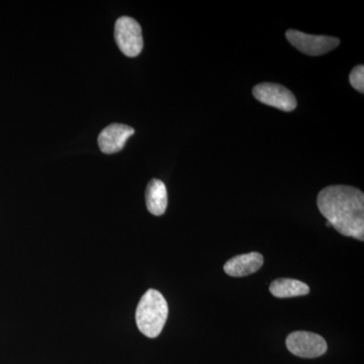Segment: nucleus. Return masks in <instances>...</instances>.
<instances>
[{"instance_id":"6","label":"nucleus","mask_w":364,"mask_h":364,"mask_svg":"<svg viewBox=\"0 0 364 364\" xmlns=\"http://www.w3.org/2000/svg\"><path fill=\"white\" fill-rule=\"evenodd\" d=\"M253 95L262 104L282 112H291L296 107V98L291 90L277 83H260L253 88Z\"/></svg>"},{"instance_id":"11","label":"nucleus","mask_w":364,"mask_h":364,"mask_svg":"<svg viewBox=\"0 0 364 364\" xmlns=\"http://www.w3.org/2000/svg\"><path fill=\"white\" fill-rule=\"evenodd\" d=\"M350 85L359 92L363 93L364 91V66L358 65L352 69L350 75H349Z\"/></svg>"},{"instance_id":"9","label":"nucleus","mask_w":364,"mask_h":364,"mask_svg":"<svg viewBox=\"0 0 364 364\" xmlns=\"http://www.w3.org/2000/svg\"><path fill=\"white\" fill-rule=\"evenodd\" d=\"M168 196L164 182L152 179L146 188V205L151 214L162 215L166 212Z\"/></svg>"},{"instance_id":"5","label":"nucleus","mask_w":364,"mask_h":364,"mask_svg":"<svg viewBox=\"0 0 364 364\" xmlns=\"http://www.w3.org/2000/svg\"><path fill=\"white\" fill-rule=\"evenodd\" d=\"M287 347L294 355L303 358H316L327 351L325 339L312 332L296 331L287 338Z\"/></svg>"},{"instance_id":"4","label":"nucleus","mask_w":364,"mask_h":364,"mask_svg":"<svg viewBox=\"0 0 364 364\" xmlns=\"http://www.w3.org/2000/svg\"><path fill=\"white\" fill-rule=\"evenodd\" d=\"M286 36L287 39L294 47L310 56L324 55L338 47L340 44V40L337 38L309 35L296 30L287 31Z\"/></svg>"},{"instance_id":"8","label":"nucleus","mask_w":364,"mask_h":364,"mask_svg":"<svg viewBox=\"0 0 364 364\" xmlns=\"http://www.w3.org/2000/svg\"><path fill=\"white\" fill-rule=\"evenodd\" d=\"M263 256L258 252L235 256L225 264L224 270L230 277H242L259 270L262 267Z\"/></svg>"},{"instance_id":"10","label":"nucleus","mask_w":364,"mask_h":364,"mask_svg":"<svg viewBox=\"0 0 364 364\" xmlns=\"http://www.w3.org/2000/svg\"><path fill=\"white\" fill-rule=\"evenodd\" d=\"M269 291L275 298L287 299L306 296L310 293V287L305 282L299 280L279 279L273 280L270 284Z\"/></svg>"},{"instance_id":"2","label":"nucleus","mask_w":364,"mask_h":364,"mask_svg":"<svg viewBox=\"0 0 364 364\" xmlns=\"http://www.w3.org/2000/svg\"><path fill=\"white\" fill-rule=\"evenodd\" d=\"M168 317V305L160 291L150 289L139 301L136 311L138 329L148 338L161 334Z\"/></svg>"},{"instance_id":"7","label":"nucleus","mask_w":364,"mask_h":364,"mask_svg":"<svg viewBox=\"0 0 364 364\" xmlns=\"http://www.w3.org/2000/svg\"><path fill=\"white\" fill-rule=\"evenodd\" d=\"M135 130L130 126L123 124H112L100 132L97 143L100 149L105 154H114L119 152Z\"/></svg>"},{"instance_id":"3","label":"nucleus","mask_w":364,"mask_h":364,"mask_svg":"<svg viewBox=\"0 0 364 364\" xmlns=\"http://www.w3.org/2000/svg\"><path fill=\"white\" fill-rule=\"evenodd\" d=\"M114 39L119 50L128 57H136L142 52V28L138 21L129 16H122L114 26Z\"/></svg>"},{"instance_id":"1","label":"nucleus","mask_w":364,"mask_h":364,"mask_svg":"<svg viewBox=\"0 0 364 364\" xmlns=\"http://www.w3.org/2000/svg\"><path fill=\"white\" fill-rule=\"evenodd\" d=\"M318 208L343 236L364 240V195L358 188L331 186L318 195Z\"/></svg>"}]
</instances>
